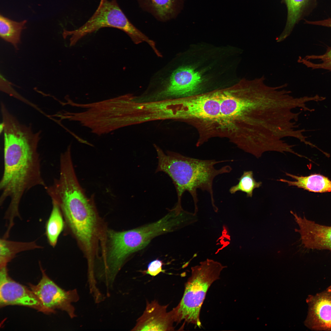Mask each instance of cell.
<instances>
[{
    "label": "cell",
    "instance_id": "cell-1",
    "mask_svg": "<svg viewBox=\"0 0 331 331\" xmlns=\"http://www.w3.org/2000/svg\"><path fill=\"white\" fill-rule=\"evenodd\" d=\"M265 78L245 81L233 91L219 92V120L233 125L235 140L256 157L273 150L285 135L291 108L282 85H266Z\"/></svg>",
    "mask_w": 331,
    "mask_h": 331
},
{
    "label": "cell",
    "instance_id": "cell-2",
    "mask_svg": "<svg viewBox=\"0 0 331 331\" xmlns=\"http://www.w3.org/2000/svg\"><path fill=\"white\" fill-rule=\"evenodd\" d=\"M1 125L4 135L2 175L0 181V204L10 203L9 217L19 216L20 204L28 191L47 185L43 177L38 148L40 131L34 132L30 125L21 123L9 111L2 113Z\"/></svg>",
    "mask_w": 331,
    "mask_h": 331
},
{
    "label": "cell",
    "instance_id": "cell-3",
    "mask_svg": "<svg viewBox=\"0 0 331 331\" xmlns=\"http://www.w3.org/2000/svg\"><path fill=\"white\" fill-rule=\"evenodd\" d=\"M156 149L158 163L155 172H164L170 177L176 190L177 202L181 203L183 193L188 192L193 199L194 213L196 214L198 201L197 190L199 189L209 193L213 209L217 212L218 209L215 204L213 190L214 179L218 175L230 172L232 168L227 165L217 169L214 166L218 163L234 160H201L172 152L165 154L159 148L156 147Z\"/></svg>",
    "mask_w": 331,
    "mask_h": 331
},
{
    "label": "cell",
    "instance_id": "cell-4",
    "mask_svg": "<svg viewBox=\"0 0 331 331\" xmlns=\"http://www.w3.org/2000/svg\"><path fill=\"white\" fill-rule=\"evenodd\" d=\"M56 203L71 230L86 248L90 249L96 220L93 208L77 180L74 170L61 171L59 178L46 189Z\"/></svg>",
    "mask_w": 331,
    "mask_h": 331
},
{
    "label": "cell",
    "instance_id": "cell-5",
    "mask_svg": "<svg viewBox=\"0 0 331 331\" xmlns=\"http://www.w3.org/2000/svg\"><path fill=\"white\" fill-rule=\"evenodd\" d=\"M184 215L174 208L158 221L121 232L110 231V249L104 267L106 274L115 278L126 259L143 249L155 237L184 227Z\"/></svg>",
    "mask_w": 331,
    "mask_h": 331
},
{
    "label": "cell",
    "instance_id": "cell-6",
    "mask_svg": "<svg viewBox=\"0 0 331 331\" xmlns=\"http://www.w3.org/2000/svg\"><path fill=\"white\" fill-rule=\"evenodd\" d=\"M226 266L213 260L207 259L200 265L191 267V274L185 284L183 297L173 310L175 322L184 321L200 328L201 309L207 292L212 284L219 279Z\"/></svg>",
    "mask_w": 331,
    "mask_h": 331
},
{
    "label": "cell",
    "instance_id": "cell-7",
    "mask_svg": "<svg viewBox=\"0 0 331 331\" xmlns=\"http://www.w3.org/2000/svg\"><path fill=\"white\" fill-rule=\"evenodd\" d=\"M112 27L126 33L136 44L143 41L155 51V42L135 26L120 7L116 0H100L98 6L91 17L78 29L71 31L63 30V36H68L70 45H75L80 39L101 28Z\"/></svg>",
    "mask_w": 331,
    "mask_h": 331
},
{
    "label": "cell",
    "instance_id": "cell-8",
    "mask_svg": "<svg viewBox=\"0 0 331 331\" xmlns=\"http://www.w3.org/2000/svg\"><path fill=\"white\" fill-rule=\"evenodd\" d=\"M41 270L42 276L38 283L29 286L40 301L43 312L52 313L59 309L65 311L71 318L76 317L72 304L79 299L77 290L65 291L51 280L41 268Z\"/></svg>",
    "mask_w": 331,
    "mask_h": 331
},
{
    "label": "cell",
    "instance_id": "cell-9",
    "mask_svg": "<svg viewBox=\"0 0 331 331\" xmlns=\"http://www.w3.org/2000/svg\"><path fill=\"white\" fill-rule=\"evenodd\" d=\"M177 116L179 117L219 121L220 102L219 93L191 95L179 100Z\"/></svg>",
    "mask_w": 331,
    "mask_h": 331
},
{
    "label": "cell",
    "instance_id": "cell-10",
    "mask_svg": "<svg viewBox=\"0 0 331 331\" xmlns=\"http://www.w3.org/2000/svg\"><path fill=\"white\" fill-rule=\"evenodd\" d=\"M0 306L18 305L30 307L43 312L38 298L30 289L12 279L6 266L0 267Z\"/></svg>",
    "mask_w": 331,
    "mask_h": 331
},
{
    "label": "cell",
    "instance_id": "cell-11",
    "mask_svg": "<svg viewBox=\"0 0 331 331\" xmlns=\"http://www.w3.org/2000/svg\"><path fill=\"white\" fill-rule=\"evenodd\" d=\"M169 74L165 78L166 87L160 93L164 97H185L192 95L202 81L199 72L188 66L173 68Z\"/></svg>",
    "mask_w": 331,
    "mask_h": 331
},
{
    "label": "cell",
    "instance_id": "cell-12",
    "mask_svg": "<svg viewBox=\"0 0 331 331\" xmlns=\"http://www.w3.org/2000/svg\"><path fill=\"white\" fill-rule=\"evenodd\" d=\"M299 229H295L300 235L302 245L309 249L331 251V226L320 224L301 217L292 211Z\"/></svg>",
    "mask_w": 331,
    "mask_h": 331
},
{
    "label": "cell",
    "instance_id": "cell-13",
    "mask_svg": "<svg viewBox=\"0 0 331 331\" xmlns=\"http://www.w3.org/2000/svg\"><path fill=\"white\" fill-rule=\"evenodd\" d=\"M306 321L307 326L314 331H331V285L324 291L310 295Z\"/></svg>",
    "mask_w": 331,
    "mask_h": 331
},
{
    "label": "cell",
    "instance_id": "cell-14",
    "mask_svg": "<svg viewBox=\"0 0 331 331\" xmlns=\"http://www.w3.org/2000/svg\"><path fill=\"white\" fill-rule=\"evenodd\" d=\"M168 306L161 305L155 300L147 302L144 311L132 330H174L173 312L167 311Z\"/></svg>",
    "mask_w": 331,
    "mask_h": 331
},
{
    "label": "cell",
    "instance_id": "cell-15",
    "mask_svg": "<svg viewBox=\"0 0 331 331\" xmlns=\"http://www.w3.org/2000/svg\"><path fill=\"white\" fill-rule=\"evenodd\" d=\"M281 2L286 6L287 18L284 29L276 39L277 42L288 37L295 25L312 12L316 7L317 0H281Z\"/></svg>",
    "mask_w": 331,
    "mask_h": 331
},
{
    "label": "cell",
    "instance_id": "cell-16",
    "mask_svg": "<svg viewBox=\"0 0 331 331\" xmlns=\"http://www.w3.org/2000/svg\"><path fill=\"white\" fill-rule=\"evenodd\" d=\"M137 1L143 10L162 22L176 18L182 10L184 3V0Z\"/></svg>",
    "mask_w": 331,
    "mask_h": 331
},
{
    "label": "cell",
    "instance_id": "cell-17",
    "mask_svg": "<svg viewBox=\"0 0 331 331\" xmlns=\"http://www.w3.org/2000/svg\"><path fill=\"white\" fill-rule=\"evenodd\" d=\"M286 175L295 180L291 181L280 179L277 181L286 183L289 186H296L315 192H331V181L327 177L319 174L308 176H298L285 172Z\"/></svg>",
    "mask_w": 331,
    "mask_h": 331
},
{
    "label": "cell",
    "instance_id": "cell-18",
    "mask_svg": "<svg viewBox=\"0 0 331 331\" xmlns=\"http://www.w3.org/2000/svg\"><path fill=\"white\" fill-rule=\"evenodd\" d=\"M27 21L18 22L11 20L1 14L0 16V36L4 40L10 43L16 49L21 40V33Z\"/></svg>",
    "mask_w": 331,
    "mask_h": 331
},
{
    "label": "cell",
    "instance_id": "cell-19",
    "mask_svg": "<svg viewBox=\"0 0 331 331\" xmlns=\"http://www.w3.org/2000/svg\"><path fill=\"white\" fill-rule=\"evenodd\" d=\"M52 202V209L46 224V234L49 244L54 247L63 230L64 223L59 207L55 202Z\"/></svg>",
    "mask_w": 331,
    "mask_h": 331
},
{
    "label": "cell",
    "instance_id": "cell-20",
    "mask_svg": "<svg viewBox=\"0 0 331 331\" xmlns=\"http://www.w3.org/2000/svg\"><path fill=\"white\" fill-rule=\"evenodd\" d=\"M34 243L16 242L6 240L5 239H1L0 242V267L6 266L17 253L36 248Z\"/></svg>",
    "mask_w": 331,
    "mask_h": 331
},
{
    "label": "cell",
    "instance_id": "cell-21",
    "mask_svg": "<svg viewBox=\"0 0 331 331\" xmlns=\"http://www.w3.org/2000/svg\"><path fill=\"white\" fill-rule=\"evenodd\" d=\"M253 175L252 171H244L238 179V183L230 188V192L234 194L238 191H241L245 193L247 197H252L253 190L260 187L262 184L261 182H257L255 180Z\"/></svg>",
    "mask_w": 331,
    "mask_h": 331
},
{
    "label": "cell",
    "instance_id": "cell-22",
    "mask_svg": "<svg viewBox=\"0 0 331 331\" xmlns=\"http://www.w3.org/2000/svg\"><path fill=\"white\" fill-rule=\"evenodd\" d=\"M298 62L312 69H321L331 71V47H328L322 55H308L304 58L299 56Z\"/></svg>",
    "mask_w": 331,
    "mask_h": 331
},
{
    "label": "cell",
    "instance_id": "cell-23",
    "mask_svg": "<svg viewBox=\"0 0 331 331\" xmlns=\"http://www.w3.org/2000/svg\"><path fill=\"white\" fill-rule=\"evenodd\" d=\"M163 264L162 260L158 259H155L149 263L147 269L145 271V272L151 276H155L161 272H164L162 268Z\"/></svg>",
    "mask_w": 331,
    "mask_h": 331
},
{
    "label": "cell",
    "instance_id": "cell-24",
    "mask_svg": "<svg viewBox=\"0 0 331 331\" xmlns=\"http://www.w3.org/2000/svg\"><path fill=\"white\" fill-rule=\"evenodd\" d=\"M305 21L306 24L331 28V18L317 21H309L305 20Z\"/></svg>",
    "mask_w": 331,
    "mask_h": 331
}]
</instances>
